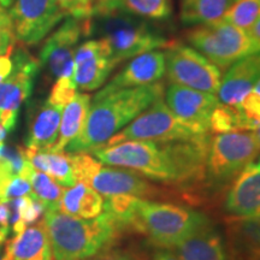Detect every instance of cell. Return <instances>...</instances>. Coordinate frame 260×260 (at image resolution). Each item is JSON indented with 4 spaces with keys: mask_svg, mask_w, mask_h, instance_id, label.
<instances>
[{
    "mask_svg": "<svg viewBox=\"0 0 260 260\" xmlns=\"http://www.w3.org/2000/svg\"><path fill=\"white\" fill-rule=\"evenodd\" d=\"M210 138L188 141H126L92 152L107 167L124 168L148 180L186 183L206 174Z\"/></svg>",
    "mask_w": 260,
    "mask_h": 260,
    "instance_id": "obj_1",
    "label": "cell"
},
{
    "mask_svg": "<svg viewBox=\"0 0 260 260\" xmlns=\"http://www.w3.org/2000/svg\"><path fill=\"white\" fill-rule=\"evenodd\" d=\"M161 95H164L161 82L107 94L96 93L90 102L83 130L65 149L68 153H92Z\"/></svg>",
    "mask_w": 260,
    "mask_h": 260,
    "instance_id": "obj_2",
    "label": "cell"
},
{
    "mask_svg": "<svg viewBox=\"0 0 260 260\" xmlns=\"http://www.w3.org/2000/svg\"><path fill=\"white\" fill-rule=\"evenodd\" d=\"M54 260L90 259L109 248L118 236V225L103 212L92 219H82L58 211L45 212L42 219Z\"/></svg>",
    "mask_w": 260,
    "mask_h": 260,
    "instance_id": "obj_3",
    "label": "cell"
},
{
    "mask_svg": "<svg viewBox=\"0 0 260 260\" xmlns=\"http://www.w3.org/2000/svg\"><path fill=\"white\" fill-rule=\"evenodd\" d=\"M93 17L99 22L98 28L102 31V39H105L111 47L112 58L117 64L170 44L147 19L122 9L99 10L90 18Z\"/></svg>",
    "mask_w": 260,
    "mask_h": 260,
    "instance_id": "obj_4",
    "label": "cell"
},
{
    "mask_svg": "<svg viewBox=\"0 0 260 260\" xmlns=\"http://www.w3.org/2000/svg\"><path fill=\"white\" fill-rule=\"evenodd\" d=\"M209 223L205 214L188 207L141 199L134 230L146 234L160 248L172 249Z\"/></svg>",
    "mask_w": 260,
    "mask_h": 260,
    "instance_id": "obj_5",
    "label": "cell"
},
{
    "mask_svg": "<svg viewBox=\"0 0 260 260\" xmlns=\"http://www.w3.org/2000/svg\"><path fill=\"white\" fill-rule=\"evenodd\" d=\"M187 40L218 69H229L236 61L260 52V41L248 30L219 19L199 24L187 32Z\"/></svg>",
    "mask_w": 260,
    "mask_h": 260,
    "instance_id": "obj_6",
    "label": "cell"
},
{
    "mask_svg": "<svg viewBox=\"0 0 260 260\" xmlns=\"http://www.w3.org/2000/svg\"><path fill=\"white\" fill-rule=\"evenodd\" d=\"M206 138L210 136L197 134L193 129L181 122L171 112L165 103L164 95H161L104 146L126 141H188Z\"/></svg>",
    "mask_w": 260,
    "mask_h": 260,
    "instance_id": "obj_7",
    "label": "cell"
},
{
    "mask_svg": "<svg viewBox=\"0 0 260 260\" xmlns=\"http://www.w3.org/2000/svg\"><path fill=\"white\" fill-rule=\"evenodd\" d=\"M260 145L254 132H234L210 139L206 174L216 183L235 178L247 165L255 160Z\"/></svg>",
    "mask_w": 260,
    "mask_h": 260,
    "instance_id": "obj_8",
    "label": "cell"
},
{
    "mask_svg": "<svg viewBox=\"0 0 260 260\" xmlns=\"http://www.w3.org/2000/svg\"><path fill=\"white\" fill-rule=\"evenodd\" d=\"M164 56L165 73L171 83L213 95L218 94L222 73L199 51L180 42H171Z\"/></svg>",
    "mask_w": 260,
    "mask_h": 260,
    "instance_id": "obj_9",
    "label": "cell"
},
{
    "mask_svg": "<svg viewBox=\"0 0 260 260\" xmlns=\"http://www.w3.org/2000/svg\"><path fill=\"white\" fill-rule=\"evenodd\" d=\"M92 30V21L75 17L65 21L48 37L40 51L41 67L52 77H73L74 56L81 39Z\"/></svg>",
    "mask_w": 260,
    "mask_h": 260,
    "instance_id": "obj_10",
    "label": "cell"
},
{
    "mask_svg": "<svg viewBox=\"0 0 260 260\" xmlns=\"http://www.w3.org/2000/svg\"><path fill=\"white\" fill-rule=\"evenodd\" d=\"M11 74L0 83V125L11 132L17 123L21 105L31 94L40 63L24 50L12 54Z\"/></svg>",
    "mask_w": 260,
    "mask_h": 260,
    "instance_id": "obj_11",
    "label": "cell"
},
{
    "mask_svg": "<svg viewBox=\"0 0 260 260\" xmlns=\"http://www.w3.org/2000/svg\"><path fill=\"white\" fill-rule=\"evenodd\" d=\"M9 14L15 38L25 45L44 40L67 16L56 0H15Z\"/></svg>",
    "mask_w": 260,
    "mask_h": 260,
    "instance_id": "obj_12",
    "label": "cell"
},
{
    "mask_svg": "<svg viewBox=\"0 0 260 260\" xmlns=\"http://www.w3.org/2000/svg\"><path fill=\"white\" fill-rule=\"evenodd\" d=\"M165 103L171 112L199 135H209L210 118L219 105L218 96L171 83L165 90Z\"/></svg>",
    "mask_w": 260,
    "mask_h": 260,
    "instance_id": "obj_13",
    "label": "cell"
},
{
    "mask_svg": "<svg viewBox=\"0 0 260 260\" xmlns=\"http://www.w3.org/2000/svg\"><path fill=\"white\" fill-rule=\"evenodd\" d=\"M165 71L164 52L157 50L147 52L132 58L129 63L98 93L107 94L119 89L149 86L159 82Z\"/></svg>",
    "mask_w": 260,
    "mask_h": 260,
    "instance_id": "obj_14",
    "label": "cell"
},
{
    "mask_svg": "<svg viewBox=\"0 0 260 260\" xmlns=\"http://www.w3.org/2000/svg\"><path fill=\"white\" fill-rule=\"evenodd\" d=\"M224 205L226 212L235 218L260 217V158L234 178Z\"/></svg>",
    "mask_w": 260,
    "mask_h": 260,
    "instance_id": "obj_15",
    "label": "cell"
},
{
    "mask_svg": "<svg viewBox=\"0 0 260 260\" xmlns=\"http://www.w3.org/2000/svg\"><path fill=\"white\" fill-rule=\"evenodd\" d=\"M88 186L96 190L103 198L110 195L129 194L138 198L155 195V188L141 175L124 168L100 167L88 182Z\"/></svg>",
    "mask_w": 260,
    "mask_h": 260,
    "instance_id": "obj_16",
    "label": "cell"
},
{
    "mask_svg": "<svg viewBox=\"0 0 260 260\" xmlns=\"http://www.w3.org/2000/svg\"><path fill=\"white\" fill-rule=\"evenodd\" d=\"M260 80V52L234 63L220 82L217 94L220 104L239 109L245 96Z\"/></svg>",
    "mask_w": 260,
    "mask_h": 260,
    "instance_id": "obj_17",
    "label": "cell"
},
{
    "mask_svg": "<svg viewBox=\"0 0 260 260\" xmlns=\"http://www.w3.org/2000/svg\"><path fill=\"white\" fill-rule=\"evenodd\" d=\"M178 260H228L222 237L211 226H201L170 249Z\"/></svg>",
    "mask_w": 260,
    "mask_h": 260,
    "instance_id": "obj_18",
    "label": "cell"
},
{
    "mask_svg": "<svg viewBox=\"0 0 260 260\" xmlns=\"http://www.w3.org/2000/svg\"><path fill=\"white\" fill-rule=\"evenodd\" d=\"M64 107L51 104L48 100L40 107L30 128L25 141L27 149L30 151H51L56 145L59 134L61 113Z\"/></svg>",
    "mask_w": 260,
    "mask_h": 260,
    "instance_id": "obj_19",
    "label": "cell"
},
{
    "mask_svg": "<svg viewBox=\"0 0 260 260\" xmlns=\"http://www.w3.org/2000/svg\"><path fill=\"white\" fill-rule=\"evenodd\" d=\"M11 260H52L50 240L44 223L25 228L5 245Z\"/></svg>",
    "mask_w": 260,
    "mask_h": 260,
    "instance_id": "obj_20",
    "label": "cell"
},
{
    "mask_svg": "<svg viewBox=\"0 0 260 260\" xmlns=\"http://www.w3.org/2000/svg\"><path fill=\"white\" fill-rule=\"evenodd\" d=\"M58 211L76 218H95L104 212V198L88 184L77 182L64 189Z\"/></svg>",
    "mask_w": 260,
    "mask_h": 260,
    "instance_id": "obj_21",
    "label": "cell"
},
{
    "mask_svg": "<svg viewBox=\"0 0 260 260\" xmlns=\"http://www.w3.org/2000/svg\"><path fill=\"white\" fill-rule=\"evenodd\" d=\"M92 98L86 93H76L61 113L58 140L52 152H64L67 146L81 134L86 124Z\"/></svg>",
    "mask_w": 260,
    "mask_h": 260,
    "instance_id": "obj_22",
    "label": "cell"
},
{
    "mask_svg": "<svg viewBox=\"0 0 260 260\" xmlns=\"http://www.w3.org/2000/svg\"><path fill=\"white\" fill-rule=\"evenodd\" d=\"M228 234L234 251L243 260L260 258V217L235 218L228 223Z\"/></svg>",
    "mask_w": 260,
    "mask_h": 260,
    "instance_id": "obj_23",
    "label": "cell"
},
{
    "mask_svg": "<svg viewBox=\"0 0 260 260\" xmlns=\"http://www.w3.org/2000/svg\"><path fill=\"white\" fill-rule=\"evenodd\" d=\"M25 158L35 170L44 172L63 188H70L77 183L75 178L70 155L64 152L30 151L24 149Z\"/></svg>",
    "mask_w": 260,
    "mask_h": 260,
    "instance_id": "obj_24",
    "label": "cell"
},
{
    "mask_svg": "<svg viewBox=\"0 0 260 260\" xmlns=\"http://www.w3.org/2000/svg\"><path fill=\"white\" fill-rule=\"evenodd\" d=\"M116 60L109 54H99L74 63L73 79L76 88L83 92L95 90L106 82L116 68Z\"/></svg>",
    "mask_w": 260,
    "mask_h": 260,
    "instance_id": "obj_25",
    "label": "cell"
},
{
    "mask_svg": "<svg viewBox=\"0 0 260 260\" xmlns=\"http://www.w3.org/2000/svg\"><path fill=\"white\" fill-rule=\"evenodd\" d=\"M113 8L122 9L145 19L164 21L171 17L172 0H98L93 14L99 10Z\"/></svg>",
    "mask_w": 260,
    "mask_h": 260,
    "instance_id": "obj_26",
    "label": "cell"
},
{
    "mask_svg": "<svg viewBox=\"0 0 260 260\" xmlns=\"http://www.w3.org/2000/svg\"><path fill=\"white\" fill-rule=\"evenodd\" d=\"M234 0H181V19L184 24L199 25L223 18Z\"/></svg>",
    "mask_w": 260,
    "mask_h": 260,
    "instance_id": "obj_27",
    "label": "cell"
},
{
    "mask_svg": "<svg viewBox=\"0 0 260 260\" xmlns=\"http://www.w3.org/2000/svg\"><path fill=\"white\" fill-rule=\"evenodd\" d=\"M256 125L249 121L236 107L219 104L213 110L210 118V132L214 134H226L234 132H254Z\"/></svg>",
    "mask_w": 260,
    "mask_h": 260,
    "instance_id": "obj_28",
    "label": "cell"
},
{
    "mask_svg": "<svg viewBox=\"0 0 260 260\" xmlns=\"http://www.w3.org/2000/svg\"><path fill=\"white\" fill-rule=\"evenodd\" d=\"M31 194L44 206L45 212H54L59 210L64 188L54 182L48 175L35 170L30 177Z\"/></svg>",
    "mask_w": 260,
    "mask_h": 260,
    "instance_id": "obj_29",
    "label": "cell"
},
{
    "mask_svg": "<svg viewBox=\"0 0 260 260\" xmlns=\"http://www.w3.org/2000/svg\"><path fill=\"white\" fill-rule=\"evenodd\" d=\"M260 17V0H237L223 16V21L249 30Z\"/></svg>",
    "mask_w": 260,
    "mask_h": 260,
    "instance_id": "obj_30",
    "label": "cell"
},
{
    "mask_svg": "<svg viewBox=\"0 0 260 260\" xmlns=\"http://www.w3.org/2000/svg\"><path fill=\"white\" fill-rule=\"evenodd\" d=\"M76 93L77 88L73 77H59L52 87L47 100L53 105L65 107L74 99Z\"/></svg>",
    "mask_w": 260,
    "mask_h": 260,
    "instance_id": "obj_31",
    "label": "cell"
},
{
    "mask_svg": "<svg viewBox=\"0 0 260 260\" xmlns=\"http://www.w3.org/2000/svg\"><path fill=\"white\" fill-rule=\"evenodd\" d=\"M61 11L69 17L88 19L92 17L98 0H56Z\"/></svg>",
    "mask_w": 260,
    "mask_h": 260,
    "instance_id": "obj_32",
    "label": "cell"
},
{
    "mask_svg": "<svg viewBox=\"0 0 260 260\" xmlns=\"http://www.w3.org/2000/svg\"><path fill=\"white\" fill-rule=\"evenodd\" d=\"M239 110L258 126L260 123V80L240 104Z\"/></svg>",
    "mask_w": 260,
    "mask_h": 260,
    "instance_id": "obj_33",
    "label": "cell"
},
{
    "mask_svg": "<svg viewBox=\"0 0 260 260\" xmlns=\"http://www.w3.org/2000/svg\"><path fill=\"white\" fill-rule=\"evenodd\" d=\"M15 39L10 14L4 8H0V56L14 48Z\"/></svg>",
    "mask_w": 260,
    "mask_h": 260,
    "instance_id": "obj_34",
    "label": "cell"
},
{
    "mask_svg": "<svg viewBox=\"0 0 260 260\" xmlns=\"http://www.w3.org/2000/svg\"><path fill=\"white\" fill-rule=\"evenodd\" d=\"M31 194V186L30 182L21 176H15L10 181L8 188L5 190L4 201H9L17 198L24 197V195Z\"/></svg>",
    "mask_w": 260,
    "mask_h": 260,
    "instance_id": "obj_35",
    "label": "cell"
},
{
    "mask_svg": "<svg viewBox=\"0 0 260 260\" xmlns=\"http://www.w3.org/2000/svg\"><path fill=\"white\" fill-rule=\"evenodd\" d=\"M90 260H140L138 256L123 249L106 248L103 252L98 253Z\"/></svg>",
    "mask_w": 260,
    "mask_h": 260,
    "instance_id": "obj_36",
    "label": "cell"
},
{
    "mask_svg": "<svg viewBox=\"0 0 260 260\" xmlns=\"http://www.w3.org/2000/svg\"><path fill=\"white\" fill-rule=\"evenodd\" d=\"M11 53L12 50H10L8 53L0 56V83L11 74L12 68H14V61H12Z\"/></svg>",
    "mask_w": 260,
    "mask_h": 260,
    "instance_id": "obj_37",
    "label": "cell"
},
{
    "mask_svg": "<svg viewBox=\"0 0 260 260\" xmlns=\"http://www.w3.org/2000/svg\"><path fill=\"white\" fill-rule=\"evenodd\" d=\"M10 226V210L8 201H0V226Z\"/></svg>",
    "mask_w": 260,
    "mask_h": 260,
    "instance_id": "obj_38",
    "label": "cell"
},
{
    "mask_svg": "<svg viewBox=\"0 0 260 260\" xmlns=\"http://www.w3.org/2000/svg\"><path fill=\"white\" fill-rule=\"evenodd\" d=\"M153 260H178V258L174 254V252L170 251V249L162 248L161 251L155 253Z\"/></svg>",
    "mask_w": 260,
    "mask_h": 260,
    "instance_id": "obj_39",
    "label": "cell"
},
{
    "mask_svg": "<svg viewBox=\"0 0 260 260\" xmlns=\"http://www.w3.org/2000/svg\"><path fill=\"white\" fill-rule=\"evenodd\" d=\"M10 234V226L4 225L0 226V260H3V255H4V251H3V246L8 241V236Z\"/></svg>",
    "mask_w": 260,
    "mask_h": 260,
    "instance_id": "obj_40",
    "label": "cell"
},
{
    "mask_svg": "<svg viewBox=\"0 0 260 260\" xmlns=\"http://www.w3.org/2000/svg\"><path fill=\"white\" fill-rule=\"evenodd\" d=\"M252 34L253 38H255L256 40L260 41V17L256 19L255 23L252 25L251 29L248 30Z\"/></svg>",
    "mask_w": 260,
    "mask_h": 260,
    "instance_id": "obj_41",
    "label": "cell"
},
{
    "mask_svg": "<svg viewBox=\"0 0 260 260\" xmlns=\"http://www.w3.org/2000/svg\"><path fill=\"white\" fill-rule=\"evenodd\" d=\"M12 3H14V0H0V8H10Z\"/></svg>",
    "mask_w": 260,
    "mask_h": 260,
    "instance_id": "obj_42",
    "label": "cell"
},
{
    "mask_svg": "<svg viewBox=\"0 0 260 260\" xmlns=\"http://www.w3.org/2000/svg\"><path fill=\"white\" fill-rule=\"evenodd\" d=\"M4 139H5V129L0 125V148L4 146Z\"/></svg>",
    "mask_w": 260,
    "mask_h": 260,
    "instance_id": "obj_43",
    "label": "cell"
},
{
    "mask_svg": "<svg viewBox=\"0 0 260 260\" xmlns=\"http://www.w3.org/2000/svg\"><path fill=\"white\" fill-rule=\"evenodd\" d=\"M254 134L256 136V139H258V142H259V145H260V123H259V125L256 126V129L254 130Z\"/></svg>",
    "mask_w": 260,
    "mask_h": 260,
    "instance_id": "obj_44",
    "label": "cell"
},
{
    "mask_svg": "<svg viewBox=\"0 0 260 260\" xmlns=\"http://www.w3.org/2000/svg\"><path fill=\"white\" fill-rule=\"evenodd\" d=\"M255 260H260V258L259 259H255Z\"/></svg>",
    "mask_w": 260,
    "mask_h": 260,
    "instance_id": "obj_45",
    "label": "cell"
},
{
    "mask_svg": "<svg viewBox=\"0 0 260 260\" xmlns=\"http://www.w3.org/2000/svg\"><path fill=\"white\" fill-rule=\"evenodd\" d=\"M234 2H237V0H234Z\"/></svg>",
    "mask_w": 260,
    "mask_h": 260,
    "instance_id": "obj_46",
    "label": "cell"
}]
</instances>
